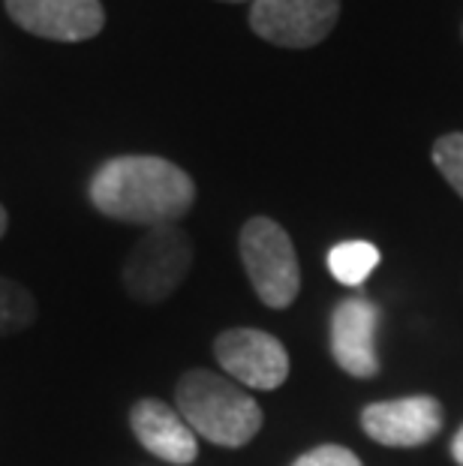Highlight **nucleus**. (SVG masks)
<instances>
[{
	"label": "nucleus",
	"instance_id": "obj_1",
	"mask_svg": "<svg viewBox=\"0 0 463 466\" xmlns=\"http://www.w3.org/2000/svg\"><path fill=\"white\" fill-rule=\"evenodd\" d=\"M91 202L100 214L136 226H166L196 202L193 177L166 157L126 154L106 160L91 177Z\"/></svg>",
	"mask_w": 463,
	"mask_h": 466
},
{
	"label": "nucleus",
	"instance_id": "obj_2",
	"mask_svg": "<svg viewBox=\"0 0 463 466\" xmlns=\"http://www.w3.org/2000/svg\"><path fill=\"white\" fill-rule=\"evenodd\" d=\"M181 419L196 436L223 449H241L262 431V410L238 382L196 367L186 370L175 389Z\"/></svg>",
	"mask_w": 463,
	"mask_h": 466
},
{
	"label": "nucleus",
	"instance_id": "obj_3",
	"mask_svg": "<svg viewBox=\"0 0 463 466\" xmlns=\"http://www.w3.org/2000/svg\"><path fill=\"white\" fill-rule=\"evenodd\" d=\"M238 247L253 289L265 307L286 310V307L298 299L301 289L298 253H295L292 238L286 235L280 223H274L271 217H253V220L244 223Z\"/></svg>",
	"mask_w": 463,
	"mask_h": 466
},
{
	"label": "nucleus",
	"instance_id": "obj_4",
	"mask_svg": "<svg viewBox=\"0 0 463 466\" xmlns=\"http://www.w3.org/2000/svg\"><path fill=\"white\" fill-rule=\"evenodd\" d=\"M193 268V241L181 226H151L124 262V286L136 301L160 304L178 289Z\"/></svg>",
	"mask_w": 463,
	"mask_h": 466
},
{
	"label": "nucleus",
	"instance_id": "obj_5",
	"mask_svg": "<svg viewBox=\"0 0 463 466\" xmlns=\"http://www.w3.org/2000/svg\"><path fill=\"white\" fill-rule=\"evenodd\" d=\"M340 18V0H253L250 27L283 48L319 46Z\"/></svg>",
	"mask_w": 463,
	"mask_h": 466
},
{
	"label": "nucleus",
	"instance_id": "obj_6",
	"mask_svg": "<svg viewBox=\"0 0 463 466\" xmlns=\"http://www.w3.org/2000/svg\"><path fill=\"white\" fill-rule=\"evenodd\" d=\"M214 355L235 382L247 389L274 391L289 376V352L268 331L229 329L214 340Z\"/></svg>",
	"mask_w": 463,
	"mask_h": 466
},
{
	"label": "nucleus",
	"instance_id": "obj_7",
	"mask_svg": "<svg viewBox=\"0 0 463 466\" xmlns=\"http://www.w3.org/2000/svg\"><path fill=\"white\" fill-rule=\"evenodd\" d=\"M361 428L388 449H418L442 431V403L430 394L370 403L361 412Z\"/></svg>",
	"mask_w": 463,
	"mask_h": 466
},
{
	"label": "nucleus",
	"instance_id": "obj_8",
	"mask_svg": "<svg viewBox=\"0 0 463 466\" xmlns=\"http://www.w3.org/2000/svg\"><path fill=\"white\" fill-rule=\"evenodd\" d=\"M382 310L364 295H349L331 310V355L356 380H373L379 373L377 329Z\"/></svg>",
	"mask_w": 463,
	"mask_h": 466
},
{
	"label": "nucleus",
	"instance_id": "obj_9",
	"mask_svg": "<svg viewBox=\"0 0 463 466\" xmlns=\"http://www.w3.org/2000/svg\"><path fill=\"white\" fill-rule=\"evenodd\" d=\"M6 13L27 34L57 43H85L106 25L100 0H6Z\"/></svg>",
	"mask_w": 463,
	"mask_h": 466
},
{
	"label": "nucleus",
	"instance_id": "obj_10",
	"mask_svg": "<svg viewBox=\"0 0 463 466\" xmlns=\"http://www.w3.org/2000/svg\"><path fill=\"white\" fill-rule=\"evenodd\" d=\"M130 428L145 451L166 463L186 466L199 458V442L178 410L156 398H142L130 410Z\"/></svg>",
	"mask_w": 463,
	"mask_h": 466
},
{
	"label": "nucleus",
	"instance_id": "obj_11",
	"mask_svg": "<svg viewBox=\"0 0 463 466\" xmlns=\"http://www.w3.org/2000/svg\"><path fill=\"white\" fill-rule=\"evenodd\" d=\"M379 259H382V256L377 250V244H370V241H343V244L331 247V250H328V271H331V277L337 283L358 289V286L367 283V277L377 271Z\"/></svg>",
	"mask_w": 463,
	"mask_h": 466
},
{
	"label": "nucleus",
	"instance_id": "obj_12",
	"mask_svg": "<svg viewBox=\"0 0 463 466\" xmlns=\"http://www.w3.org/2000/svg\"><path fill=\"white\" fill-rule=\"evenodd\" d=\"M36 319V301L22 283L0 277V337L31 329Z\"/></svg>",
	"mask_w": 463,
	"mask_h": 466
},
{
	"label": "nucleus",
	"instance_id": "obj_13",
	"mask_svg": "<svg viewBox=\"0 0 463 466\" xmlns=\"http://www.w3.org/2000/svg\"><path fill=\"white\" fill-rule=\"evenodd\" d=\"M433 163H437L442 177L451 184V190L463 199V133H448L437 138V145H433Z\"/></svg>",
	"mask_w": 463,
	"mask_h": 466
},
{
	"label": "nucleus",
	"instance_id": "obj_14",
	"mask_svg": "<svg viewBox=\"0 0 463 466\" xmlns=\"http://www.w3.org/2000/svg\"><path fill=\"white\" fill-rule=\"evenodd\" d=\"M292 466H364L356 451L343 449V445H319L307 454H301Z\"/></svg>",
	"mask_w": 463,
	"mask_h": 466
},
{
	"label": "nucleus",
	"instance_id": "obj_15",
	"mask_svg": "<svg viewBox=\"0 0 463 466\" xmlns=\"http://www.w3.org/2000/svg\"><path fill=\"white\" fill-rule=\"evenodd\" d=\"M451 458H455L463 466V428L455 433V440H451Z\"/></svg>",
	"mask_w": 463,
	"mask_h": 466
},
{
	"label": "nucleus",
	"instance_id": "obj_16",
	"mask_svg": "<svg viewBox=\"0 0 463 466\" xmlns=\"http://www.w3.org/2000/svg\"><path fill=\"white\" fill-rule=\"evenodd\" d=\"M6 226H9V217H6V208L0 205V238L6 235Z\"/></svg>",
	"mask_w": 463,
	"mask_h": 466
},
{
	"label": "nucleus",
	"instance_id": "obj_17",
	"mask_svg": "<svg viewBox=\"0 0 463 466\" xmlns=\"http://www.w3.org/2000/svg\"><path fill=\"white\" fill-rule=\"evenodd\" d=\"M223 4H247V0H223ZM253 4V0H250Z\"/></svg>",
	"mask_w": 463,
	"mask_h": 466
}]
</instances>
